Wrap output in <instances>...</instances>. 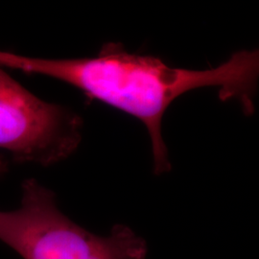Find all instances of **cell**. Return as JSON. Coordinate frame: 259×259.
Segmentation results:
<instances>
[{
	"label": "cell",
	"instance_id": "1",
	"mask_svg": "<svg viewBox=\"0 0 259 259\" xmlns=\"http://www.w3.org/2000/svg\"><path fill=\"white\" fill-rule=\"evenodd\" d=\"M0 67L54 78L141 121L147 129L157 175L171 170L161 123L168 107L183 94L217 88L223 101L240 102L253 112L258 77V51L234 53L222 65L205 70L171 67L152 56L138 55L116 42L106 44L93 58L51 60L0 51Z\"/></svg>",
	"mask_w": 259,
	"mask_h": 259
},
{
	"label": "cell",
	"instance_id": "2",
	"mask_svg": "<svg viewBox=\"0 0 259 259\" xmlns=\"http://www.w3.org/2000/svg\"><path fill=\"white\" fill-rule=\"evenodd\" d=\"M0 241L23 259H146L148 252L145 240L126 226L113 227L106 236L83 229L33 179L22 185L19 208L0 211Z\"/></svg>",
	"mask_w": 259,
	"mask_h": 259
},
{
	"label": "cell",
	"instance_id": "3",
	"mask_svg": "<svg viewBox=\"0 0 259 259\" xmlns=\"http://www.w3.org/2000/svg\"><path fill=\"white\" fill-rule=\"evenodd\" d=\"M82 130L79 114L41 100L0 67V149L14 160L60 162L79 147Z\"/></svg>",
	"mask_w": 259,
	"mask_h": 259
},
{
	"label": "cell",
	"instance_id": "4",
	"mask_svg": "<svg viewBox=\"0 0 259 259\" xmlns=\"http://www.w3.org/2000/svg\"><path fill=\"white\" fill-rule=\"evenodd\" d=\"M7 161L0 157V175L4 174L7 171Z\"/></svg>",
	"mask_w": 259,
	"mask_h": 259
}]
</instances>
